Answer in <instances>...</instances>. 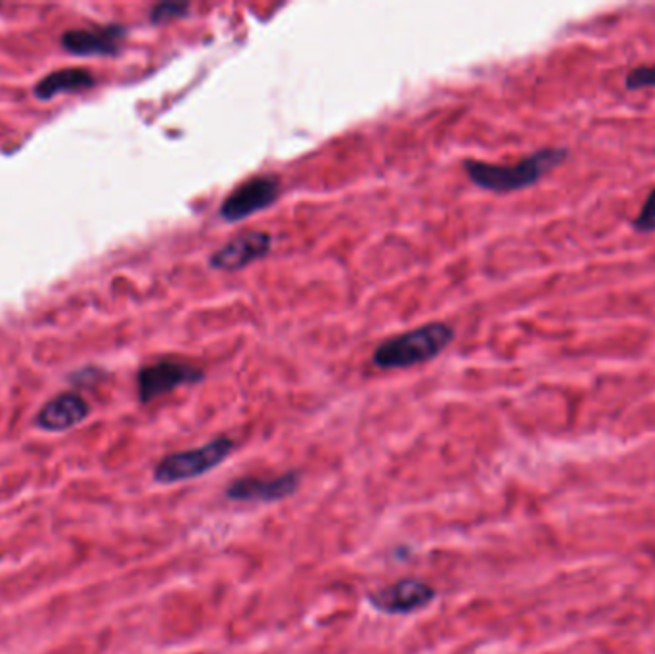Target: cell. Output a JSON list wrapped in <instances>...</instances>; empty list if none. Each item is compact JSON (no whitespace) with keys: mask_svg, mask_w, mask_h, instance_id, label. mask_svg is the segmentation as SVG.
I'll list each match as a JSON object with an SVG mask.
<instances>
[{"mask_svg":"<svg viewBox=\"0 0 655 654\" xmlns=\"http://www.w3.org/2000/svg\"><path fill=\"white\" fill-rule=\"evenodd\" d=\"M566 148H543L527 156L524 160L516 161L512 166H498L487 161L466 160L464 171L469 181L476 187L497 195H508L537 185L552 169L558 168L566 160Z\"/></svg>","mask_w":655,"mask_h":654,"instance_id":"6da1fadb","label":"cell"},{"mask_svg":"<svg viewBox=\"0 0 655 654\" xmlns=\"http://www.w3.org/2000/svg\"><path fill=\"white\" fill-rule=\"evenodd\" d=\"M455 327L435 320L424 327L413 328L403 335L391 336L374 349V367L379 370L410 369L431 361L455 340Z\"/></svg>","mask_w":655,"mask_h":654,"instance_id":"7a4b0ae2","label":"cell"},{"mask_svg":"<svg viewBox=\"0 0 655 654\" xmlns=\"http://www.w3.org/2000/svg\"><path fill=\"white\" fill-rule=\"evenodd\" d=\"M235 439L227 436L207 442L204 446L177 452L167 455L159 460L158 467L153 470V480L158 484H180V482L196 480L204 474L211 473L215 467L230 457L235 452Z\"/></svg>","mask_w":655,"mask_h":654,"instance_id":"3957f363","label":"cell"},{"mask_svg":"<svg viewBox=\"0 0 655 654\" xmlns=\"http://www.w3.org/2000/svg\"><path fill=\"white\" fill-rule=\"evenodd\" d=\"M204 378H206V373L192 363L180 361V359H161V361L146 365L138 370V399L142 404H150L153 399L171 394L177 388L200 384Z\"/></svg>","mask_w":655,"mask_h":654,"instance_id":"277c9868","label":"cell"},{"mask_svg":"<svg viewBox=\"0 0 655 654\" xmlns=\"http://www.w3.org/2000/svg\"><path fill=\"white\" fill-rule=\"evenodd\" d=\"M282 187L275 175H257L241 182L219 208V217L227 224H238L248 217L256 216L262 209L275 206L280 198Z\"/></svg>","mask_w":655,"mask_h":654,"instance_id":"5b68a950","label":"cell"},{"mask_svg":"<svg viewBox=\"0 0 655 654\" xmlns=\"http://www.w3.org/2000/svg\"><path fill=\"white\" fill-rule=\"evenodd\" d=\"M272 240L275 238L267 230H246L222 244L207 261L215 271H241L249 265L267 258L272 250Z\"/></svg>","mask_w":655,"mask_h":654,"instance_id":"8992f818","label":"cell"},{"mask_svg":"<svg viewBox=\"0 0 655 654\" xmlns=\"http://www.w3.org/2000/svg\"><path fill=\"white\" fill-rule=\"evenodd\" d=\"M435 597H437V592L431 585L420 582V579L407 578L368 595V603L378 613L400 616V614H413L426 608L429 603H434Z\"/></svg>","mask_w":655,"mask_h":654,"instance_id":"52a82bcc","label":"cell"},{"mask_svg":"<svg viewBox=\"0 0 655 654\" xmlns=\"http://www.w3.org/2000/svg\"><path fill=\"white\" fill-rule=\"evenodd\" d=\"M301 476L296 470L278 476H246L227 487V497L238 503H276L296 494Z\"/></svg>","mask_w":655,"mask_h":654,"instance_id":"ba28073f","label":"cell"},{"mask_svg":"<svg viewBox=\"0 0 655 654\" xmlns=\"http://www.w3.org/2000/svg\"><path fill=\"white\" fill-rule=\"evenodd\" d=\"M127 36L123 26L100 29H69L63 33L62 49L76 57H113Z\"/></svg>","mask_w":655,"mask_h":654,"instance_id":"9c48e42d","label":"cell"},{"mask_svg":"<svg viewBox=\"0 0 655 654\" xmlns=\"http://www.w3.org/2000/svg\"><path fill=\"white\" fill-rule=\"evenodd\" d=\"M90 415V407L83 397L66 392L50 399L37 415V426L47 432H66L81 425Z\"/></svg>","mask_w":655,"mask_h":654,"instance_id":"30bf717a","label":"cell"},{"mask_svg":"<svg viewBox=\"0 0 655 654\" xmlns=\"http://www.w3.org/2000/svg\"><path fill=\"white\" fill-rule=\"evenodd\" d=\"M97 79L90 71L83 68H66V70L52 71L49 76L42 77L39 83L34 85L33 95L39 100L63 95V92H81L92 89Z\"/></svg>","mask_w":655,"mask_h":654,"instance_id":"8fae6325","label":"cell"},{"mask_svg":"<svg viewBox=\"0 0 655 654\" xmlns=\"http://www.w3.org/2000/svg\"><path fill=\"white\" fill-rule=\"evenodd\" d=\"M188 12H190V7L185 2H159L150 10V21L159 26V23L185 18Z\"/></svg>","mask_w":655,"mask_h":654,"instance_id":"7c38bea8","label":"cell"},{"mask_svg":"<svg viewBox=\"0 0 655 654\" xmlns=\"http://www.w3.org/2000/svg\"><path fill=\"white\" fill-rule=\"evenodd\" d=\"M625 87L628 91H641V89H655V63L654 66H638L631 70L625 77Z\"/></svg>","mask_w":655,"mask_h":654,"instance_id":"4fadbf2b","label":"cell"},{"mask_svg":"<svg viewBox=\"0 0 655 654\" xmlns=\"http://www.w3.org/2000/svg\"><path fill=\"white\" fill-rule=\"evenodd\" d=\"M633 227H635L638 232H654L655 188L648 196H646V202L642 204L641 211H638V216H636L635 221H633Z\"/></svg>","mask_w":655,"mask_h":654,"instance_id":"5bb4252c","label":"cell"}]
</instances>
